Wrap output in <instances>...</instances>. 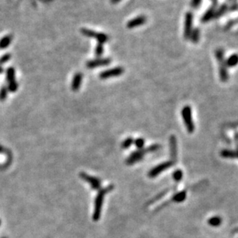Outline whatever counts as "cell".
Wrapping results in <instances>:
<instances>
[{
    "mask_svg": "<svg viewBox=\"0 0 238 238\" xmlns=\"http://www.w3.org/2000/svg\"><path fill=\"white\" fill-rule=\"evenodd\" d=\"M226 12H228V5L226 3H223V4L218 6L217 8H216L214 19L220 18L223 15H225Z\"/></svg>",
    "mask_w": 238,
    "mask_h": 238,
    "instance_id": "9a60e30c",
    "label": "cell"
},
{
    "mask_svg": "<svg viewBox=\"0 0 238 238\" xmlns=\"http://www.w3.org/2000/svg\"><path fill=\"white\" fill-rule=\"evenodd\" d=\"M134 144L138 149H142L145 145V140L142 138H139V139L135 140Z\"/></svg>",
    "mask_w": 238,
    "mask_h": 238,
    "instance_id": "83f0119b",
    "label": "cell"
},
{
    "mask_svg": "<svg viewBox=\"0 0 238 238\" xmlns=\"http://www.w3.org/2000/svg\"><path fill=\"white\" fill-rule=\"evenodd\" d=\"M12 36L11 35H8V36H6L3 38H2L0 40V49H6V48H7L11 43V42H12Z\"/></svg>",
    "mask_w": 238,
    "mask_h": 238,
    "instance_id": "ffe728a7",
    "label": "cell"
},
{
    "mask_svg": "<svg viewBox=\"0 0 238 238\" xmlns=\"http://www.w3.org/2000/svg\"><path fill=\"white\" fill-rule=\"evenodd\" d=\"M80 177L82 179L84 180L85 182L89 183L91 189H94V190H99V189H101V182L99 178L90 176V175L87 174V173H80Z\"/></svg>",
    "mask_w": 238,
    "mask_h": 238,
    "instance_id": "ba28073f",
    "label": "cell"
},
{
    "mask_svg": "<svg viewBox=\"0 0 238 238\" xmlns=\"http://www.w3.org/2000/svg\"><path fill=\"white\" fill-rule=\"evenodd\" d=\"M3 71H4V70H3V68L2 67H0V74L3 73Z\"/></svg>",
    "mask_w": 238,
    "mask_h": 238,
    "instance_id": "8d00e7d4",
    "label": "cell"
},
{
    "mask_svg": "<svg viewBox=\"0 0 238 238\" xmlns=\"http://www.w3.org/2000/svg\"><path fill=\"white\" fill-rule=\"evenodd\" d=\"M173 165H175L171 160L168 161V162H164L162 163H160L159 165H156L155 167L152 168L150 171L148 173V176L149 178H155L156 176H158L161 173L165 171L166 169H169L170 167L173 166Z\"/></svg>",
    "mask_w": 238,
    "mask_h": 238,
    "instance_id": "8992f818",
    "label": "cell"
},
{
    "mask_svg": "<svg viewBox=\"0 0 238 238\" xmlns=\"http://www.w3.org/2000/svg\"><path fill=\"white\" fill-rule=\"evenodd\" d=\"M147 21V19L145 16H139L132 20H129L127 22V27L128 29H134L136 27L144 25Z\"/></svg>",
    "mask_w": 238,
    "mask_h": 238,
    "instance_id": "7c38bea8",
    "label": "cell"
},
{
    "mask_svg": "<svg viewBox=\"0 0 238 238\" xmlns=\"http://www.w3.org/2000/svg\"><path fill=\"white\" fill-rule=\"evenodd\" d=\"M169 189H165V190H164L163 192L161 193H159L156 197H155V198H154L153 199H152V201H151V202H149V203H152V202H155V201H156V200H158V199H159L162 198V197H163L164 196H165V194L167 193V192H169Z\"/></svg>",
    "mask_w": 238,
    "mask_h": 238,
    "instance_id": "836d02e7",
    "label": "cell"
},
{
    "mask_svg": "<svg viewBox=\"0 0 238 238\" xmlns=\"http://www.w3.org/2000/svg\"><path fill=\"white\" fill-rule=\"evenodd\" d=\"M133 143H134V140H133L132 138L131 137L127 138V139L124 140L123 142L121 143V148L124 149H128V148H129L130 146L133 144Z\"/></svg>",
    "mask_w": 238,
    "mask_h": 238,
    "instance_id": "cb8c5ba5",
    "label": "cell"
},
{
    "mask_svg": "<svg viewBox=\"0 0 238 238\" xmlns=\"http://www.w3.org/2000/svg\"><path fill=\"white\" fill-rule=\"evenodd\" d=\"M227 1H228V2H232L236 1V0H227Z\"/></svg>",
    "mask_w": 238,
    "mask_h": 238,
    "instance_id": "f35d334b",
    "label": "cell"
},
{
    "mask_svg": "<svg viewBox=\"0 0 238 238\" xmlns=\"http://www.w3.org/2000/svg\"><path fill=\"white\" fill-rule=\"evenodd\" d=\"M113 185H110V186H107V187H104L99 189V192L95 198V202H94V213H93V220H94V221H98V220H99L100 217H101V210H102L104 196H105L107 193L113 190Z\"/></svg>",
    "mask_w": 238,
    "mask_h": 238,
    "instance_id": "6da1fadb",
    "label": "cell"
},
{
    "mask_svg": "<svg viewBox=\"0 0 238 238\" xmlns=\"http://www.w3.org/2000/svg\"><path fill=\"white\" fill-rule=\"evenodd\" d=\"M238 10V2L234 1L231 2L230 6H228V12H235Z\"/></svg>",
    "mask_w": 238,
    "mask_h": 238,
    "instance_id": "f546056e",
    "label": "cell"
},
{
    "mask_svg": "<svg viewBox=\"0 0 238 238\" xmlns=\"http://www.w3.org/2000/svg\"><path fill=\"white\" fill-rule=\"evenodd\" d=\"M227 67H234L238 64V54H234L225 60Z\"/></svg>",
    "mask_w": 238,
    "mask_h": 238,
    "instance_id": "2e32d148",
    "label": "cell"
},
{
    "mask_svg": "<svg viewBox=\"0 0 238 238\" xmlns=\"http://www.w3.org/2000/svg\"><path fill=\"white\" fill-rule=\"evenodd\" d=\"M199 38H200V30L198 28H194L191 33L189 40L193 43H197L199 41Z\"/></svg>",
    "mask_w": 238,
    "mask_h": 238,
    "instance_id": "d6986e66",
    "label": "cell"
},
{
    "mask_svg": "<svg viewBox=\"0 0 238 238\" xmlns=\"http://www.w3.org/2000/svg\"><path fill=\"white\" fill-rule=\"evenodd\" d=\"M1 223H2V221H1V220H0V225H1Z\"/></svg>",
    "mask_w": 238,
    "mask_h": 238,
    "instance_id": "ab89813d",
    "label": "cell"
},
{
    "mask_svg": "<svg viewBox=\"0 0 238 238\" xmlns=\"http://www.w3.org/2000/svg\"><path fill=\"white\" fill-rule=\"evenodd\" d=\"M193 30V14L191 12H187L185 14L183 28V37L185 40H189Z\"/></svg>",
    "mask_w": 238,
    "mask_h": 238,
    "instance_id": "277c9868",
    "label": "cell"
},
{
    "mask_svg": "<svg viewBox=\"0 0 238 238\" xmlns=\"http://www.w3.org/2000/svg\"><path fill=\"white\" fill-rule=\"evenodd\" d=\"M103 52H104V46H103V44L98 43L97 46H96L95 48V55L97 56V57H101L103 54Z\"/></svg>",
    "mask_w": 238,
    "mask_h": 238,
    "instance_id": "f1b7e54d",
    "label": "cell"
},
{
    "mask_svg": "<svg viewBox=\"0 0 238 238\" xmlns=\"http://www.w3.org/2000/svg\"><path fill=\"white\" fill-rule=\"evenodd\" d=\"M161 148L160 145L159 144H153L152 145H150L149 147L146 148V149H147V152H156V151H158L159 149Z\"/></svg>",
    "mask_w": 238,
    "mask_h": 238,
    "instance_id": "4dcf8cb0",
    "label": "cell"
},
{
    "mask_svg": "<svg viewBox=\"0 0 238 238\" xmlns=\"http://www.w3.org/2000/svg\"><path fill=\"white\" fill-rule=\"evenodd\" d=\"M11 58V54H4V55L2 56V57H0V65H2V64H6V63H7L8 61Z\"/></svg>",
    "mask_w": 238,
    "mask_h": 238,
    "instance_id": "1f68e13d",
    "label": "cell"
},
{
    "mask_svg": "<svg viewBox=\"0 0 238 238\" xmlns=\"http://www.w3.org/2000/svg\"><path fill=\"white\" fill-rule=\"evenodd\" d=\"M186 191H181V192L174 194L170 200H171L172 202H182L186 199Z\"/></svg>",
    "mask_w": 238,
    "mask_h": 238,
    "instance_id": "e0dca14e",
    "label": "cell"
},
{
    "mask_svg": "<svg viewBox=\"0 0 238 238\" xmlns=\"http://www.w3.org/2000/svg\"><path fill=\"white\" fill-rule=\"evenodd\" d=\"M2 238H6V237H2Z\"/></svg>",
    "mask_w": 238,
    "mask_h": 238,
    "instance_id": "60d3db41",
    "label": "cell"
},
{
    "mask_svg": "<svg viewBox=\"0 0 238 238\" xmlns=\"http://www.w3.org/2000/svg\"><path fill=\"white\" fill-rule=\"evenodd\" d=\"M220 155L223 158L225 159H235L237 158L236 151L229 150V149H223L220 152Z\"/></svg>",
    "mask_w": 238,
    "mask_h": 238,
    "instance_id": "ac0fdd59",
    "label": "cell"
},
{
    "mask_svg": "<svg viewBox=\"0 0 238 238\" xmlns=\"http://www.w3.org/2000/svg\"><path fill=\"white\" fill-rule=\"evenodd\" d=\"M8 88L6 86H2L0 89V101H4L7 98Z\"/></svg>",
    "mask_w": 238,
    "mask_h": 238,
    "instance_id": "4316f807",
    "label": "cell"
},
{
    "mask_svg": "<svg viewBox=\"0 0 238 238\" xmlns=\"http://www.w3.org/2000/svg\"><path fill=\"white\" fill-rule=\"evenodd\" d=\"M212 2V6L214 8H217L218 6V0H210Z\"/></svg>",
    "mask_w": 238,
    "mask_h": 238,
    "instance_id": "e575fe53",
    "label": "cell"
},
{
    "mask_svg": "<svg viewBox=\"0 0 238 238\" xmlns=\"http://www.w3.org/2000/svg\"><path fill=\"white\" fill-rule=\"evenodd\" d=\"M183 172H182V170L180 169L176 170V171L173 173V179L176 182L181 181L182 178H183Z\"/></svg>",
    "mask_w": 238,
    "mask_h": 238,
    "instance_id": "484cf974",
    "label": "cell"
},
{
    "mask_svg": "<svg viewBox=\"0 0 238 238\" xmlns=\"http://www.w3.org/2000/svg\"><path fill=\"white\" fill-rule=\"evenodd\" d=\"M214 55L219 63V74H220V80L222 82H226L229 78V75L227 72V67L225 63L224 50L222 48H217L215 50Z\"/></svg>",
    "mask_w": 238,
    "mask_h": 238,
    "instance_id": "7a4b0ae2",
    "label": "cell"
},
{
    "mask_svg": "<svg viewBox=\"0 0 238 238\" xmlns=\"http://www.w3.org/2000/svg\"><path fill=\"white\" fill-rule=\"evenodd\" d=\"M236 152H237V158H238V143L237 145V151H236Z\"/></svg>",
    "mask_w": 238,
    "mask_h": 238,
    "instance_id": "74e56055",
    "label": "cell"
},
{
    "mask_svg": "<svg viewBox=\"0 0 238 238\" xmlns=\"http://www.w3.org/2000/svg\"><path fill=\"white\" fill-rule=\"evenodd\" d=\"M237 23H238V17L236 19H233V20L228 21V22L226 23V25L224 26L223 30H224V31H227L228 30H230V29L232 28L233 26L237 25Z\"/></svg>",
    "mask_w": 238,
    "mask_h": 238,
    "instance_id": "603a6c76",
    "label": "cell"
},
{
    "mask_svg": "<svg viewBox=\"0 0 238 238\" xmlns=\"http://www.w3.org/2000/svg\"><path fill=\"white\" fill-rule=\"evenodd\" d=\"M148 153L147 149H138L137 151L133 152L131 155H129L128 159H126V164L128 165H131L135 164L136 162H139L144 157L145 154Z\"/></svg>",
    "mask_w": 238,
    "mask_h": 238,
    "instance_id": "9c48e42d",
    "label": "cell"
},
{
    "mask_svg": "<svg viewBox=\"0 0 238 238\" xmlns=\"http://www.w3.org/2000/svg\"><path fill=\"white\" fill-rule=\"evenodd\" d=\"M121 0H111L112 3H113V4H116V3H118Z\"/></svg>",
    "mask_w": 238,
    "mask_h": 238,
    "instance_id": "d590c367",
    "label": "cell"
},
{
    "mask_svg": "<svg viewBox=\"0 0 238 238\" xmlns=\"http://www.w3.org/2000/svg\"><path fill=\"white\" fill-rule=\"evenodd\" d=\"M82 80H83V74L80 73L75 74L72 80L71 88L73 91H78L80 89V87L81 85Z\"/></svg>",
    "mask_w": 238,
    "mask_h": 238,
    "instance_id": "5bb4252c",
    "label": "cell"
},
{
    "mask_svg": "<svg viewBox=\"0 0 238 238\" xmlns=\"http://www.w3.org/2000/svg\"><path fill=\"white\" fill-rule=\"evenodd\" d=\"M8 91H10V92H16L18 89V83H17V81H12L8 83Z\"/></svg>",
    "mask_w": 238,
    "mask_h": 238,
    "instance_id": "d4e9b609",
    "label": "cell"
},
{
    "mask_svg": "<svg viewBox=\"0 0 238 238\" xmlns=\"http://www.w3.org/2000/svg\"><path fill=\"white\" fill-rule=\"evenodd\" d=\"M201 2H202V0H191L190 6L193 9H197L201 5Z\"/></svg>",
    "mask_w": 238,
    "mask_h": 238,
    "instance_id": "d6a6232c",
    "label": "cell"
},
{
    "mask_svg": "<svg viewBox=\"0 0 238 238\" xmlns=\"http://www.w3.org/2000/svg\"><path fill=\"white\" fill-rule=\"evenodd\" d=\"M215 10H216V8L213 7V6L209 8V9L204 12L203 15H202V18H201V22H202V23H207V22L213 20L215 17Z\"/></svg>",
    "mask_w": 238,
    "mask_h": 238,
    "instance_id": "4fadbf2b",
    "label": "cell"
},
{
    "mask_svg": "<svg viewBox=\"0 0 238 238\" xmlns=\"http://www.w3.org/2000/svg\"><path fill=\"white\" fill-rule=\"evenodd\" d=\"M182 117H183V121H184L186 128L187 129L188 132L192 134L195 130V125H194L193 120L192 118V110L190 106L186 105L182 110Z\"/></svg>",
    "mask_w": 238,
    "mask_h": 238,
    "instance_id": "3957f363",
    "label": "cell"
},
{
    "mask_svg": "<svg viewBox=\"0 0 238 238\" xmlns=\"http://www.w3.org/2000/svg\"><path fill=\"white\" fill-rule=\"evenodd\" d=\"M124 71H125V70H124L123 67H114V68L109 69V70L102 71L101 74H100L99 77L102 80L108 79V78H115V77L120 76V75H121L122 74L124 73Z\"/></svg>",
    "mask_w": 238,
    "mask_h": 238,
    "instance_id": "52a82bcc",
    "label": "cell"
},
{
    "mask_svg": "<svg viewBox=\"0 0 238 238\" xmlns=\"http://www.w3.org/2000/svg\"><path fill=\"white\" fill-rule=\"evenodd\" d=\"M222 223L221 217L218 216L213 217L210 218L208 220V223L212 226H219Z\"/></svg>",
    "mask_w": 238,
    "mask_h": 238,
    "instance_id": "7402d4cb",
    "label": "cell"
},
{
    "mask_svg": "<svg viewBox=\"0 0 238 238\" xmlns=\"http://www.w3.org/2000/svg\"><path fill=\"white\" fill-rule=\"evenodd\" d=\"M80 32L83 36H87V37L95 38L98 42V43H101V44H104V43H107V40H108V36L103 33H97V32L86 28L81 29Z\"/></svg>",
    "mask_w": 238,
    "mask_h": 238,
    "instance_id": "5b68a950",
    "label": "cell"
},
{
    "mask_svg": "<svg viewBox=\"0 0 238 238\" xmlns=\"http://www.w3.org/2000/svg\"><path fill=\"white\" fill-rule=\"evenodd\" d=\"M112 60L110 58H98L95 60H92L88 62H87L86 67L88 68L93 69L98 67H104L111 64Z\"/></svg>",
    "mask_w": 238,
    "mask_h": 238,
    "instance_id": "30bf717a",
    "label": "cell"
},
{
    "mask_svg": "<svg viewBox=\"0 0 238 238\" xmlns=\"http://www.w3.org/2000/svg\"><path fill=\"white\" fill-rule=\"evenodd\" d=\"M169 147H170V156L171 161L176 164L177 161V141L175 136H171L169 138Z\"/></svg>",
    "mask_w": 238,
    "mask_h": 238,
    "instance_id": "8fae6325",
    "label": "cell"
},
{
    "mask_svg": "<svg viewBox=\"0 0 238 238\" xmlns=\"http://www.w3.org/2000/svg\"><path fill=\"white\" fill-rule=\"evenodd\" d=\"M15 69L13 67H9L6 70V80L8 83L15 81Z\"/></svg>",
    "mask_w": 238,
    "mask_h": 238,
    "instance_id": "44dd1931",
    "label": "cell"
}]
</instances>
